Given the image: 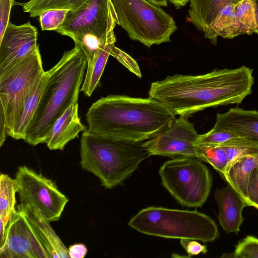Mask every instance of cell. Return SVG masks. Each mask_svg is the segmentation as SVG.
Returning <instances> with one entry per match:
<instances>
[{
	"label": "cell",
	"instance_id": "obj_1",
	"mask_svg": "<svg viewBox=\"0 0 258 258\" xmlns=\"http://www.w3.org/2000/svg\"><path fill=\"white\" fill-rule=\"evenodd\" d=\"M253 70L243 66L203 75L175 74L151 83L150 97L187 118L210 107L240 104L251 92Z\"/></svg>",
	"mask_w": 258,
	"mask_h": 258
},
{
	"label": "cell",
	"instance_id": "obj_20",
	"mask_svg": "<svg viewBox=\"0 0 258 258\" xmlns=\"http://www.w3.org/2000/svg\"><path fill=\"white\" fill-rule=\"evenodd\" d=\"M48 76V72H45L26 102L23 112L9 136L16 140H24L26 130L38 106Z\"/></svg>",
	"mask_w": 258,
	"mask_h": 258
},
{
	"label": "cell",
	"instance_id": "obj_15",
	"mask_svg": "<svg viewBox=\"0 0 258 258\" xmlns=\"http://www.w3.org/2000/svg\"><path fill=\"white\" fill-rule=\"evenodd\" d=\"M214 196L220 225L227 233L237 234L244 221L242 211L248 206L246 202L228 183L224 187L216 189Z\"/></svg>",
	"mask_w": 258,
	"mask_h": 258
},
{
	"label": "cell",
	"instance_id": "obj_14",
	"mask_svg": "<svg viewBox=\"0 0 258 258\" xmlns=\"http://www.w3.org/2000/svg\"><path fill=\"white\" fill-rule=\"evenodd\" d=\"M214 130H226L258 147V111L236 107L223 113H218Z\"/></svg>",
	"mask_w": 258,
	"mask_h": 258
},
{
	"label": "cell",
	"instance_id": "obj_13",
	"mask_svg": "<svg viewBox=\"0 0 258 258\" xmlns=\"http://www.w3.org/2000/svg\"><path fill=\"white\" fill-rule=\"evenodd\" d=\"M38 31L29 22L16 25L10 22L0 39V74L12 68L38 47Z\"/></svg>",
	"mask_w": 258,
	"mask_h": 258
},
{
	"label": "cell",
	"instance_id": "obj_27",
	"mask_svg": "<svg viewBox=\"0 0 258 258\" xmlns=\"http://www.w3.org/2000/svg\"><path fill=\"white\" fill-rule=\"evenodd\" d=\"M235 6L234 4H230L224 6L204 33L205 38L208 39L213 44L217 45L219 34L232 22L235 16Z\"/></svg>",
	"mask_w": 258,
	"mask_h": 258
},
{
	"label": "cell",
	"instance_id": "obj_7",
	"mask_svg": "<svg viewBox=\"0 0 258 258\" xmlns=\"http://www.w3.org/2000/svg\"><path fill=\"white\" fill-rule=\"evenodd\" d=\"M118 25L132 40L150 47L170 41L177 30L173 18L147 0H110Z\"/></svg>",
	"mask_w": 258,
	"mask_h": 258
},
{
	"label": "cell",
	"instance_id": "obj_21",
	"mask_svg": "<svg viewBox=\"0 0 258 258\" xmlns=\"http://www.w3.org/2000/svg\"><path fill=\"white\" fill-rule=\"evenodd\" d=\"M256 167L257 164L254 155H249L232 165L222 177L245 201L249 176Z\"/></svg>",
	"mask_w": 258,
	"mask_h": 258
},
{
	"label": "cell",
	"instance_id": "obj_37",
	"mask_svg": "<svg viewBox=\"0 0 258 258\" xmlns=\"http://www.w3.org/2000/svg\"><path fill=\"white\" fill-rule=\"evenodd\" d=\"M152 4L160 7H166L167 0H147Z\"/></svg>",
	"mask_w": 258,
	"mask_h": 258
},
{
	"label": "cell",
	"instance_id": "obj_6",
	"mask_svg": "<svg viewBox=\"0 0 258 258\" xmlns=\"http://www.w3.org/2000/svg\"><path fill=\"white\" fill-rule=\"evenodd\" d=\"M118 20L110 0H88L80 8L69 11L55 31L71 38L90 61L106 44Z\"/></svg>",
	"mask_w": 258,
	"mask_h": 258
},
{
	"label": "cell",
	"instance_id": "obj_2",
	"mask_svg": "<svg viewBox=\"0 0 258 258\" xmlns=\"http://www.w3.org/2000/svg\"><path fill=\"white\" fill-rule=\"evenodd\" d=\"M88 131L106 137L143 142L168 127L175 114L149 97L109 95L94 102L86 115Z\"/></svg>",
	"mask_w": 258,
	"mask_h": 258
},
{
	"label": "cell",
	"instance_id": "obj_26",
	"mask_svg": "<svg viewBox=\"0 0 258 258\" xmlns=\"http://www.w3.org/2000/svg\"><path fill=\"white\" fill-rule=\"evenodd\" d=\"M196 157L210 164L222 176L227 166V158L222 147L210 145L195 146Z\"/></svg>",
	"mask_w": 258,
	"mask_h": 258
},
{
	"label": "cell",
	"instance_id": "obj_3",
	"mask_svg": "<svg viewBox=\"0 0 258 258\" xmlns=\"http://www.w3.org/2000/svg\"><path fill=\"white\" fill-rule=\"evenodd\" d=\"M87 65L85 54L75 46L65 51L58 62L47 71L46 84L26 132V142L33 146L46 143L56 120L78 100Z\"/></svg>",
	"mask_w": 258,
	"mask_h": 258
},
{
	"label": "cell",
	"instance_id": "obj_23",
	"mask_svg": "<svg viewBox=\"0 0 258 258\" xmlns=\"http://www.w3.org/2000/svg\"><path fill=\"white\" fill-rule=\"evenodd\" d=\"M88 0H30L19 3L25 13L31 18L39 17L43 12L53 9L75 11L82 7Z\"/></svg>",
	"mask_w": 258,
	"mask_h": 258
},
{
	"label": "cell",
	"instance_id": "obj_8",
	"mask_svg": "<svg viewBox=\"0 0 258 258\" xmlns=\"http://www.w3.org/2000/svg\"><path fill=\"white\" fill-rule=\"evenodd\" d=\"M202 161L196 157L174 158L159 169L163 186L183 206L200 207L208 198L212 178Z\"/></svg>",
	"mask_w": 258,
	"mask_h": 258
},
{
	"label": "cell",
	"instance_id": "obj_16",
	"mask_svg": "<svg viewBox=\"0 0 258 258\" xmlns=\"http://www.w3.org/2000/svg\"><path fill=\"white\" fill-rule=\"evenodd\" d=\"M86 131L78 114V100L73 102L56 120L45 144L50 150H62L80 132Z\"/></svg>",
	"mask_w": 258,
	"mask_h": 258
},
{
	"label": "cell",
	"instance_id": "obj_19",
	"mask_svg": "<svg viewBox=\"0 0 258 258\" xmlns=\"http://www.w3.org/2000/svg\"><path fill=\"white\" fill-rule=\"evenodd\" d=\"M115 42L116 38L113 31L106 44L87 62L84 80L80 90L86 96H91L98 87L108 58L115 46Z\"/></svg>",
	"mask_w": 258,
	"mask_h": 258
},
{
	"label": "cell",
	"instance_id": "obj_36",
	"mask_svg": "<svg viewBox=\"0 0 258 258\" xmlns=\"http://www.w3.org/2000/svg\"><path fill=\"white\" fill-rule=\"evenodd\" d=\"M176 9H179L186 5L189 0H169Z\"/></svg>",
	"mask_w": 258,
	"mask_h": 258
},
{
	"label": "cell",
	"instance_id": "obj_39",
	"mask_svg": "<svg viewBox=\"0 0 258 258\" xmlns=\"http://www.w3.org/2000/svg\"><path fill=\"white\" fill-rule=\"evenodd\" d=\"M254 156H255V157L256 161H257V167H258V153L255 154Z\"/></svg>",
	"mask_w": 258,
	"mask_h": 258
},
{
	"label": "cell",
	"instance_id": "obj_17",
	"mask_svg": "<svg viewBox=\"0 0 258 258\" xmlns=\"http://www.w3.org/2000/svg\"><path fill=\"white\" fill-rule=\"evenodd\" d=\"M17 209L21 211L33 224L50 258L70 257L68 249L55 233L48 221L28 205L20 204Z\"/></svg>",
	"mask_w": 258,
	"mask_h": 258
},
{
	"label": "cell",
	"instance_id": "obj_38",
	"mask_svg": "<svg viewBox=\"0 0 258 258\" xmlns=\"http://www.w3.org/2000/svg\"><path fill=\"white\" fill-rule=\"evenodd\" d=\"M255 6V13L256 18V26L254 31V33L258 36V0H253Z\"/></svg>",
	"mask_w": 258,
	"mask_h": 258
},
{
	"label": "cell",
	"instance_id": "obj_33",
	"mask_svg": "<svg viewBox=\"0 0 258 258\" xmlns=\"http://www.w3.org/2000/svg\"><path fill=\"white\" fill-rule=\"evenodd\" d=\"M14 0H0V39L9 23L11 10Z\"/></svg>",
	"mask_w": 258,
	"mask_h": 258
},
{
	"label": "cell",
	"instance_id": "obj_11",
	"mask_svg": "<svg viewBox=\"0 0 258 258\" xmlns=\"http://www.w3.org/2000/svg\"><path fill=\"white\" fill-rule=\"evenodd\" d=\"M1 258H50L31 222L16 209L8 224Z\"/></svg>",
	"mask_w": 258,
	"mask_h": 258
},
{
	"label": "cell",
	"instance_id": "obj_22",
	"mask_svg": "<svg viewBox=\"0 0 258 258\" xmlns=\"http://www.w3.org/2000/svg\"><path fill=\"white\" fill-rule=\"evenodd\" d=\"M17 185L15 179L8 174L0 176V222L7 227L11 217L15 211Z\"/></svg>",
	"mask_w": 258,
	"mask_h": 258
},
{
	"label": "cell",
	"instance_id": "obj_28",
	"mask_svg": "<svg viewBox=\"0 0 258 258\" xmlns=\"http://www.w3.org/2000/svg\"><path fill=\"white\" fill-rule=\"evenodd\" d=\"M68 11L67 10L53 9L41 13L39 16L41 30L50 31L57 29L64 22Z\"/></svg>",
	"mask_w": 258,
	"mask_h": 258
},
{
	"label": "cell",
	"instance_id": "obj_32",
	"mask_svg": "<svg viewBox=\"0 0 258 258\" xmlns=\"http://www.w3.org/2000/svg\"><path fill=\"white\" fill-rule=\"evenodd\" d=\"M111 55L116 58L129 71L138 77L141 78L142 75L139 65L136 61L126 52L115 46Z\"/></svg>",
	"mask_w": 258,
	"mask_h": 258
},
{
	"label": "cell",
	"instance_id": "obj_25",
	"mask_svg": "<svg viewBox=\"0 0 258 258\" xmlns=\"http://www.w3.org/2000/svg\"><path fill=\"white\" fill-rule=\"evenodd\" d=\"M215 146H247L258 147L247 140L231 132L222 130H214L203 135H199L195 143L196 145Z\"/></svg>",
	"mask_w": 258,
	"mask_h": 258
},
{
	"label": "cell",
	"instance_id": "obj_31",
	"mask_svg": "<svg viewBox=\"0 0 258 258\" xmlns=\"http://www.w3.org/2000/svg\"><path fill=\"white\" fill-rule=\"evenodd\" d=\"M245 201L248 206L258 209V167L251 171L248 180Z\"/></svg>",
	"mask_w": 258,
	"mask_h": 258
},
{
	"label": "cell",
	"instance_id": "obj_30",
	"mask_svg": "<svg viewBox=\"0 0 258 258\" xmlns=\"http://www.w3.org/2000/svg\"><path fill=\"white\" fill-rule=\"evenodd\" d=\"M222 147L225 152L228 161L225 172L232 165L243 158L258 153V147L254 146H230Z\"/></svg>",
	"mask_w": 258,
	"mask_h": 258
},
{
	"label": "cell",
	"instance_id": "obj_10",
	"mask_svg": "<svg viewBox=\"0 0 258 258\" xmlns=\"http://www.w3.org/2000/svg\"><path fill=\"white\" fill-rule=\"evenodd\" d=\"M15 179L20 204L33 208L49 222L60 219L69 199L53 181L25 166L18 168Z\"/></svg>",
	"mask_w": 258,
	"mask_h": 258
},
{
	"label": "cell",
	"instance_id": "obj_9",
	"mask_svg": "<svg viewBox=\"0 0 258 258\" xmlns=\"http://www.w3.org/2000/svg\"><path fill=\"white\" fill-rule=\"evenodd\" d=\"M45 71L38 47L33 53L0 74V112L8 136L19 120L26 102Z\"/></svg>",
	"mask_w": 258,
	"mask_h": 258
},
{
	"label": "cell",
	"instance_id": "obj_5",
	"mask_svg": "<svg viewBox=\"0 0 258 258\" xmlns=\"http://www.w3.org/2000/svg\"><path fill=\"white\" fill-rule=\"evenodd\" d=\"M142 233L172 239L213 242L219 235L215 222L197 211L150 207L142 209L128 222Z\"/></svg>",
	"mask_w": 258,
	"mask_h": 258
},
{
	"label": "cell",
	"instance_id": "obj_29",
	"mask_svg": "<svg viewBox=\"0 0 258 258\" xmlns=\"http://www.w3.org/2000/svg\"><path fill=\"white\" fill-rule=\"evenodd\" d=\"M234 258H258V238L248 235L235 246Z\"/></svg>",
	"mask_w": 258,
	"mask_h": 258
},
{
	"label": "cell",
	"instance_id": "obj_34",
	"mask_svg": "<svg viewBox=\"0 0 258 258\" xmlns=\"http://www.w3.org/2000/svg\"><path fill=\"white\" fill-rule=\"evenodd\" d=\"M180 243L186 251L188 257L197 255L201 253L205 254L208 251L207 246L201 244L197 240L180 239Z\"/></svg>",
	"mask_w": 258,
	"mask_h": 258
},
{
	"label": "cell",
	"instance_id": "obj_4",
	"mask_svg": "<svg viewBox=\"0 0 258 258\" xmlns=\"http://www.w3.org/2000/svg\"><path fill=\"white\" fill-rule=\"evenodd\" d=\"M142 143L114 139L86 130L80 141V165L98 177L103 186L112 188L151 156Z\"/></svg>",
	"mask_w": 258,
	"mask_h": 258
},
{
	"label": "cell",
	"instance_id": "obj_18",
	"mask_svg": "<svg viewBox=\"0 0 258 258\" xmlns=\"http://www.w3.org/2000/svg\"><path fill=\"white\" fill-rule=\"evenodd\" d=\"M240 1L189 0V21L197 30L205 33L224 6Z\"/></svg>",
	"mask_w": 258,
	"mask_h": 258
},
{
	"label": "cell",
	"instance_id": "obj_35",
	"mask_svg": "<svg viewBox=\"0 0 258 258\" xmlns=\"http://www.w3.org/2000/svg\"><path fill=\"white\" fill-rule=\"evenodd\" d=\"M68 251L71 258H83L86 256L88 250L84 244L78 243L70 245Z\"/></svg>",
	"mask_w": 258,
	"mask_h": 258
},
{
	"label": "cell",
	"instance_id": "obj_24",
	"mask_svg": "<svg viewBox=\"0 0 258 258\" xmlns=\"http://www.w3.org/2000/svg\"><path fill=\"white\" fill-rule=\"evenodd\" d=\"M253 0H241L235 6L234 28L237 36L251 35L256 28Z\"/></svg>",
	"mask_w": 258,
	"mask_h": 258
},
{
	"label": "cell",
	"instance_id": "obj_12",
	"mask_svg": "<svg viewBox=\"0 0 258 258\" xmlns=\"http://www.w3.org/2000/svg\"><path fill=\"white\" fill-rule=\"evenodd\" d=\"M199 134L186 117L175 118L167 128L142 144L150 155L172 158L196 157L195 143Z\"/></svg>",
	"mask_w": 258,
	"mask_h": 258
}]
</instances>
